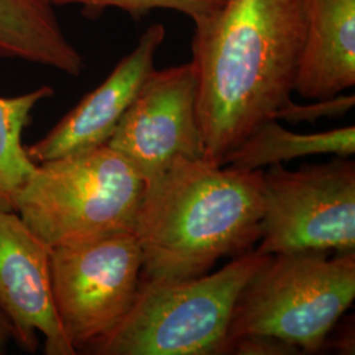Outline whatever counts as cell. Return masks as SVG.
<instances>
[{
    "label": "cell",
    "mask_w": 355,
    "mask_h": 355,
    "mask_svg": "<svg viewBox=\"0 0 355 355\" xmlns=\"http://www.w3.org/2000/svg\"><path fill=\"white\" fill-rule=\"evenodd\" d=\"M355 153V128H337L320 133H295L282 127L278 120H268L241 144L229 152L220 165L241 170H262L296 158L334 154L349 158Z\"/></svg>",
    "instance_id": "13"
},
{
    "label": "cell",
    "mask_w": 355,
    "mask_h": 355,
    "mask_svg": "<svg viewBox=\"0 0 355 355\" xmlns=\"http://www.w3.org/2000/svg\"><path fill=\"white\" fill-rule=\"evenodd\" d=\"M205 158L221 159L292 101L305 37L303 0H225L193 24Z\"/></svg>",
    "instance_id": "1"
},
{
    "label": "cell",
    "mask_w": 355,
    "mask_h": 355,
    "mask_svg": "<svg viewBox=\"0 0 355 355\" xmlns=\"http://www.w3.org/2000/svg\"><path fill=\"white\" fill-rule=\"evenodd\" d=\"M166 38V28L153 24L136 48L114 66L95 89L64 114L51 132L26 148L35 164L107 145L121 117L155 69L154 61Z\"/></svg>",
    "instance_id": "10"
},
{
    "label": "cell",
    "mask_w": 355,
    "mask_h": 355,
    "mask_svg": "<svg viewBox=\"0 0 355 355\" xmlns=\"http://www.w3.org/2000/svg\"><path fill=\"white\" fill-rule=\"evenodd\" d=\"M107 145L123 155L145 183L177 158H205L192 62L154 69Z\"/></svg>",
    "instance_id": "8"
},
{
    "label": "cell",
    "mask_w": 355,
    "mask_h": 355,
    "mask_svg": "<svg viewBox=\"0 0 355 355\" xmlns=\"http://www.w3.org/2000/svg\"><path fill=\"white\" fill-rule=\"evenodd\" d=\"M354 95H337L328 99H320L312 104L287 103L275 114V120H286L291 124H315L320 119H337L347 114L354 107Z\"/></svg>",
    "instance_id": "16"
},
{
    "label": "cell",
    "mask_w": 355,
    "mask_h": 355,
    "mask_svg": "<svg viewBox=\"0 0 355 355\" xmlns=\"http://www.w3.org/2000/svg\"><path fill=\"white\" fill-rule=\"evenodd\" d=\"M228 354L292 355L302 354L291 343L270 336H242L229 343Z\"/></svg>",
    "instance_id": "17"
},
{
    "label": "cell",
    "mask_w": 355,
    "mask_h": 355,
    "mask_svg": "<svg viewBox=\"0 0 355 355\" xmlns=\"http://www.w3.org/2000/svg\"><path fill=\"white\" fill-rule=\"evenodd\" d=\"M51 0H0V58L51 67L70 76L85 69Z\"/></svg>",
    "instance_id": "12"
},
{
    "label": "cell",
    "mask_w": 355,
    "mask_h": 355,
    "mask_svg": "<svg viewBox=\"0 0 355 355\" xmlns=\"http://www.w3.org/2000/svg\"><path fill=\"white\" fill-rule=\"evenodd\" d=\"M54 7L79 6L82 13L95 19L107 10H120L133 19H141L154 10H170L189 16L198 24L215 13L225 0H51Z\"/></svg>",
    "instance_id": "15"
},
{
    "label": "cell",
    "mask_w": 355,
    "mask_h": 355,
    "mask_svg": "<svg viewBox=\"0 0 355 355\" xmlns=\"http://www.w3.org/2000/svg\"><path fill=\"white\" fill-rule=\"evenodd\" d=\"M262 173L177 158L146 182L135 225L142 278H196L221 258L253 250L263 209Z\"/></svg>",
    "instance_id": "2"
},
{
    "label": "cell",
    "mask_w": 355,
    "mask_h": 355,
    "mask_svg": "<svg viewBox=\"0 0 355 355\" xmlns=\"http://www.w3.org/2000/svg\"><path fill=\"white\" fill-rule=\"evenodd\" d=\"M257 252L268 255L355 252V164L349 158L262 173Z\"/></svg>",
    "instance_id": "6"
},
{
    "label": "cell",
    "mask_w": 355,
    "mask_h": 355,
    "mask_svg": "<svg viewBox=\"0 0 355 355\" xmlns=\"http://www.w3.org/2000/svg\"><path fill=\"white\" fill-rule=\"evenodd\" d=\"M305 37L295 92L328 99L354 87L355 0H303Z\"/></svg>",
    "instance_id": "11"
},
{
    "label": "cell",
    "mask_w": 355,
    "mask_h": 355,
    "mask_svg": "<svg viewBox=\"0 0 355 355\" xmlns=\"http://www.w3.org/2000/svg\"><path fill=\"white\" fill-rule=\"evenodd\" d=\"M270 255L243 286L233 309L229 343L270 336L318 353L355 299V252Z\"/></svg>",
    "instance_id": "5"
},
{
    "label": "cell",
    "mask_w": 355,
    "mask_h": 355,
    "mask_svg": "<svg viewBox=\"0 0 355 355\" xmlns=\"http://www.w3.org/2000/svg\"><path fill=\"white\" fill-rule=\"evenodd\" d=\"M145 182L103 145L37 164L16 199V214L51 249L135 232Z\"/></svg>",
    "instance_id": "4"
},
{
    "label": "cell",
    "mask_w": 355,
    "mask_h": 355,
    "mask_svg": "<svg viewBox=\"0 0 355 355\" xmlns=\"http://www.w3.org/2000/svg\"><path fill=\"white\" fill-rule=\"evenodd\" d=\"M10 341H13L12 327L7 318L0 313V352Z\"/></svg>",
    "instance_id": "19"
},
{
    "label": "cell",
    "mask_w": 355,
    "mask_h": 355,
    "mask_svg": "<svg viewBox=\"0 0 355 355\" xmlns=\"http://www.w3.org/2000/svg\"><path fill=\"white\" fill-rule=\"evenodd\" d=\"M0 313L13 329V341L37 350L44 334L46 355H76L55 311L51 282V248L16 212L0 211Z\"/></svg>",
    "instance_id": "9"
},
{
    "label": "cell",
    "mask_w": 355,
    "mask_h": 355,
    "mask_svg": "<svg viewBox=\"0 0 355 355\" xmlns=\"http://www.w3.org/2000/svg\"><path fill=\"white\" fill-rule=\"evenodd\" d=\"M141 279L142 253L135 232L51 249L54 305L76 354L119 327L135 303Z\"/></svg>",
    "instance_id": "7"
},
{
    "label": "cell",
    "mask_w": 355,
    "mask_h": 355,
    "mask_svg": "<svg viewBox=\"0 0 355 355\" xmlns=\"http://www.w3.org/2000/svg\"><path fill=\"white\" fill-rule=\"evenodd\" d=\"M54 95L41 86L17 96H0V211L16 212V199L37 164L23 146V132L38 103Z\"/></svg>",
    "instance_id": "14"
},
{
    "label": "cell",
    "mask_w": 355,
    "mask_h": 355,
    "mask_svg": "<svg viewBox=\"0 0 355 355\" xmlns=\"http://www.w3.org/2000/svg\"><path fill=\"white\" fill-rule=\"evenodd\" d=\"M268 258L253 249L214 274L180 280L142 278L127 316L85 354H228L237 297Z\"/></svg>",
    "instance_id": "3"
},
{
    "label": "cell",
    "mask_w": 355,
    "mask_h": 355,
    "mask_svg": "<svg viewBox=\"0 0 355 355\" xmlns=\"http://www.w3.org/2000/svg\"><path fill=\"white\" fill-rule=\"evenodd\" d=\"M350 318V321H346L337 329L333 338H327L325 347H330L340 354H354V320Z\"/></svg>",
    "instance_id": "18"
}]
</instances>
